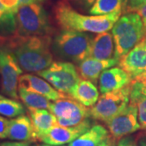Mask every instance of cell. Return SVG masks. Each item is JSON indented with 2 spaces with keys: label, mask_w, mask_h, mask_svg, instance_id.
Segmentation results:
<instances>
[{
  "label": "cell",
  "mask_w": 146,
  "mask_h": 146,
  "mask_svg": "<svg viewBox=\"0 0 146 146\" xmlns=\"http://www.w3.org/2000/svg\"><path fill=\"white\" fill-rule=\"evenodd\" d=\"M52 41L50 35L11 37L7 49L13 53L24 72L37 73L53 63Z\"/></svg>",
  "instance_id": "1"
},
{
  "label": "cell",
  "mask_w": 146,
  "mask_h": 146,
  "mask_svg": "<svg viewBox=\"0 0 146 146\" xmlns=\"http://www.w3.org/2000/svg\"><path fill=\"white\" fill-rule=\"evenodd\" d=\"M123 11H115L106 15L86 16L77 12L67 3L60 2L54 14L58 26L63 30L101 33L112 29Z\"/></svg>",
  "instance_id": "2"
},
{
  "label": "cell",
  "mask_w": 146,
  "mask_h": 146,
  "mask_svg": "<svg viewBox=\"0 0 146 146\" xmlns=\"http://www.w3.org/2000/svg\"><path fill=\"white\" fill-rule=\"evenodd\" d=\"M51 32L46 11L40 3L20 6L16 13V30L12 37L44 36Z\"/></svg>",
  "instance_id": "3"
},
{
  "label": "cell",
  "mask_w": 146,
  "mask_h": 146,
  "mask_svg": "<svg viewBox=\"0 0 146 146\" xmlns=\"http://www.w3.org/2000/svg\"><path fill=\"white\" fill-rule=\"evenodd\" d=\"M115 42L114 58L119 60L145 36L141 16L136 12H128L120 16L112 28Z\"/></svg>",
  "instance_id": "4"
},
{
  "label": "cell",
  "mask_w": 146,
  "mask_h": 146,
  "mask_svg": "<svg viewBox=\"0 0 146 146\" xmlns=\"http://www.w3.org/2000/svg\"><path fill=\"white\" fill-rule=\"evenodd\" d=\"M94 35L89 33L63 30L52 41V49L58 57L80 63L89 57Z\"/></svg>",
  "instance_id": "5"
},
{
  "label": "cell",
  "mask_w": 146,
  "mask_h": 146,
  "mask_svg": "<svg viewBox=\"0 0 146 146\" xmlns=\"http://www.w3.org/2000/svg\"><path fill=\"white\" fill-rule=\"evenodd\" d=\"M131 90V83L123 89L102 94L89 109V117L107 123L129 104Z\"/></svg>",
  "instance_id": "6"
},
{
  "label": "cell",
  "mask_w": 146,
  "mask_h": 146,
  "mask_svg": "<svg viewBox=\"0 0 146 146\" xmlns=\"http://www.w3.org/2000/svg\"><path fill=\"white\" fill-rule=\"evenodd\" d=\"M36 74L58 92L68 96L80 79L77 68L69 62H53L50 67Z\"/></svg>",
  "instance_id": "7"
},
{
  "label": "cell",
  "mask_w": 146,
  "mask_h": 146,
  "mask_svg": "<svg viewBox=\"0 0 146 146\" xmlns=\"http://www.w3.org/2000/svg\"><path fill=\"white\" fill-rule=\"evenodd\" d=\"M23 70L13 53L7 48H0V75L1 89L6 96L15 100L19 99V79Z\"/></svg>",
  "instance_id": "8"
},
{
  "label": "cell",
  "mask_w": 146,
  "mask_h": 146,
  "mask_svg": "<svg viewBox=\"0 0 146 146\" xmlns=\"http://www.w3.org/2000/svg\"><path fill=\"white\" fill-rule=\"evenodd\" d=\"M49 110L57 118L58 124L63 127L78 125L89 118V109L71 97L53 101Z\"/></svg>",
  "instance_id": "9"
},
{
  "label": "cell",
  "mask_w": 146,
  "mask_h": 146,
  "mask_svg": "<svg viewBox=\"0 0 146 146\" xmlns=\"http://www.w3.org/2000/svg\"><path fill=\"white\" fill-rule=\"evenodd\" d=\"M107 127L112 140L119 141L124 136H128L141 129L138 120V110L136 104H129L119 114L109 121Z\"/></svg>",
  "instance_id": "10"
},
{
  "label": "cell",
  "mask_w": 146,
  "mask_h": 146,
  "mask_svg": "<svg viewBox=\"0 0 146 146\" xmlns=\"http://www.w3.org/2000/svg\"><path fill=\"white\" fill-rule=\"evenodd\" d=\"M119 66L132 79L141 80L146 78V37L119 60Z\"/></svg>",
  "instance_id": "11"
},
{
  "label": "cell",
  "mask_w": 146,
  "mask_h": 146,
  "mask_svg": "<svg viewBox=\"0 0 146 146\" xmlns=\"http://www.w3.org/2000/svg\"><path fill=\"white\" fill-rule=\"evenodd\" d=\"M91 127L92 123L89 119L84 120L78 125L72 127H63L58 124L41 136L39 141L50 145H63L75 141Z\"/></svg>",
  "instance_id": "12"
},
{
  "label": "cell",
  "mask_w": 146,
  "mask_h": 146,
  "mask_svg": "<svg viewBox=\"0 0 146 146\" xmlns=\"http://www.w3.org/2000/svg\"><path fill=\"white\" fill-rule=\"evenodd\" d=\"M19 88H22L36 94H41L50 101H56L68 97L54 89L50 84L33 74L21 75L19 79Z\"/></svg>",
  "instance_id": "13"
},
{
  "label": "cell",
  "mask_w": 146,
  "mask_h": 146,
  "mask_svg": "<svg viewBox=\"0 0 146 146\" xmlns=\"http://www.w3.org/2000/svg\"><path fill=\"white\" fill-rule=\"evenodd\" d=\"M132 81V79L120 67H112L104 70L100 75L98 85L100 92L106 94L123 89Z\"/></svg>",
  "instance_id": "14"
},
{
  "label": "cell",
  "mask_w": 146,
  "mask_h": 146,
  "mask_svg": "<svg viewBox=\"0 0 146 146\" xmlns=\"http://www.w3.org/2000/svg\"><path fill=\"white\" fill-rule=\"evenodd\" d=\"M119 63V60L115 58L101 60L88 57L78 63L77 71L80 78L91 81L94 84H98L102 72L107 68L115 67Z\"/></svg>",
  "instance_id": "15"
},
{
  "label": "cell",
  "mask_w": 146,
  "mask_h": 146,
  "mask_svg": "<svg viewBox=\"0 0 146 146\" xmlns=\"http://www.w3.org/2000/svg\"><path fill=\"white\" fill-rule=\"evenodd\" d=\"M7 138L16 141L35 142L37 141L29 116L22 115L10 119Z\"/></svg>",
  "instance_id": "16"
},
{
  "label": "cell",
  "mask_w": 146,
  "mask_h": 146,
  "mask_svg": "<svg viewBox=\"0 0 146 146\" xmlns=\"http://www.w3.org/2000/svg\"><path fill=\"white\" fill-rule=\"evenodd\" d=\"M115 54V42L113 35L108 33L104 32L98 33L93 38L91 43L89 57L106 60L112 58Z\"/></svg>",
  "instance_id": "17"
},
{
  "label": "cell",
  "mask_w": 146,
  "mask_h": 146,
  "mask_svg": "<svg viewBox=\"0 0 146 146\" xmlns=\"http://www.w3.org/2000/svg\"><path fill=\"white\" fill-rule=\"evenodd\" d=\"M28 113L35 131L37 141H39L41 136L58 125L56 116L46 109L28 108Z\"/></svg>",
  "instance_id": "18"
},
{
  "label": "cell",
  "mask_w": 146,
  "mask_h": 146,
  "mask_svg": "<svg viewBox=\"0 0 146 146\" xmlns=\"http://www.w3.org/2000/svg\"><path fill=\"white\" fill-rule=\"evenodd\" d=\"M69 97L86 107H92L99 98V92L94 83L80 78L71 91Z\"/></svg>",
  "instance_id": "19"
},
{
  "label": "cell",
  "mask_w": 146,
  "mask_h": 146,
  "mask_svg": "<svg viewBox=\"0 0 146 146\" xmlns=\"http://www.w3.org/2000/svg\"><path fill=\"white\" fill-rule=\"evenodd\" d=\"M109 131L102 124H95L68 146H98L109 138Z\"/></svg>",
  "instance_id": "20"
},
{
  "label": "cell",
  "mask_w": 146,
  "mask_h": 146,
  "mask_svg": "<svg viewBox=\"0 0 146 146\" xmlns=\"http://www.w3.org/2000/svg\"><path fill=\"white\" fill-rule=\"evenodd\" d=\"M127 0H96L89 13L94 16L106 15L115 11H123L127 8Z\"/></svg>",
  "instance_id": "21"
},
{
  "label": "cell",
  "mask_w": 146,
  "mask_h": 146,
  "mask_svg": "<svg viewBox=\"0 0 146 146\" xmlns=\"http://www.w3.org/2000/svg\"><path fill=\"white\" fill-rule=\"evenodd\" d=\"M19 98L27 106V108L33 109H49L50 106V100L41 94H36L26 89H18Z\"/></svg>",
  "instance_id": "22"
},
{
  "label": "cell",
  "mask_w": 146,
  "mask_h": 146,
  "mask_svg": "<svg viewBox=\"0 0 146 146\" xmlns=\"http://www.w3.org/2000/svg\"><path fill=\"white\" fill-rule=\"evenodd\" d=\"M25 114V108L17 100L3 98L0 99V115L16 118Z\"/></svg>",
  "instance_id": "23"
},
{
  "label": "cell",
  "mask_w": 146,
  "mask_h": 146,
  "mask_svg": "<svg viewBox=\"0 0 146 146\" xmlns=\"http://www.w3.org/2000/svg\"><path fill=\"white\" fill-rule=\"evenodd\" d=\"M130 102L136 105L141 128L146 130V96L132 87V85L130 94Z\"/></svg>",
  "instance_id": "24"
},
{
  "label": "cell",
  "mask_w": 146,
  "mask_h": 146,
  "mask_svg": "<svg viewBox=\"0 0 146 146\" xmlns=\"http://www.w3.org/2000/svg\"><path fill=\"white\" fill-rule=\"evenodd\" d=\"M127 11L136 12L141 16L146 35V0H127Z\"/></svg>",
  "instance_id": "25"
},
{
  "label": "cell",
  "mask_w": 146,
  "mask_h": 146,
  "mask_svg": "<svg viewBox=\"0 0 146 146\" xmlns=\"http://www.w3.org/2000/svg\"><path fill=\"white\" fill-rule=\"evenodd\" d=\"M0 3L8 11L13 13H16L21 6L20 0H0Z\"/></svg>",
  "instance_id": "26"
},
{
  "label": "cell",
  "mask_w": 146,
  "mask_h": 146,
  "mask_svg": "<svg viewBox=\"0 0 146 146\" xmlns=\"http://www.w3.org/2000/svg\"><path fill=\"white\" fill-rule=\"evenodd\" d=\"M10 120L0 115V139L7 138Z\"/></svg>",
  "instance_id": "27"
},
{
  "label": "cell",
  "mask_w": 146,
  "mask_h": 146,
  "mask_svg": "<svg viewBox=\"0 0 146 146\" xmlns=\"http://www.w3.org/2000/svg\"><path fill=\"white\" fill-rule=\"evenodd\" d=\"M117 146H139L137 145V141L133 136H127L120 139Z\"/></svg>",
  "instance_id": "28"
},
{
  "label": "cell",
  "mask_w": 146,
  "mask_h": 146,
  "mask_svg": "<svg viewBox=\"0 0 146 146\" xmlns=\"http://www.w3.org/2000/svg\"><path fill=\"white\" fill-rule=\"evenodd\" d=\"M131 85L138 91H140L141 94L146 96V78L141 80H132Z\"/></svg>",
  "instance_id": "29"
},
{
  "label": "cell",
  "mask_w": 146,
  "mask_h": 146,
  "mask_svg": "<svg viewBox=\"0 0 146 146\" xmlns=\"http://www.w3.org/2000/svg\"><path fill=\"white\" fill-rule=\"evenodd\" d=\"M32 142L29 141H6L2 142L0 146H29Z\"/></svg>",
  "instance_id": "30"
},
{
  "label": "cell",
  "mask_w": 146,
  "mask_h": 146,
  "mask_svg": "<svg viewBox=\"0 0 146 146\" xmlns=\"http://www.w3.org/2000/svg\"><path fill=\"white\" fill-rule=\"evenodd\" d=\"M11 13H13V12L8 11L1 4V3H0V21L4 20L7 16H8Z\"/></svg>",
  "instance_id": "31"
},
{
  "label": "cell",
  "mask_w": 146,
  "mask_h": 146,
  "mask_svg": "<svg viewBox=\"0 0 146 146\" xmlns=\"http://www.w3.org/2000/svg\"><path fill=\"white\" fill-rule=\"evenodd\" d=\"M80 4L84 5L85 7H89L95 3L96 0H77Z\"/></svg>",
  "instance_id": "32"
},
{
  "label": "cell",
  "mask_w": 146,
  "mask_h": 146,
  "mask_svg": "<svg viewBox=\"0 0 146 146\" xmlns=\"http://www.w3.org/2000/svg\"><path fill=\"white\" fill-rule=\"evenodd\" d=\"M138 145L139 146H146V135L141 136L138 140Z\"/></svg>",
  "instance_id": "33"
},
{
  "label": "cell",
  "mask_w": 146,
  "mask_h": 146,
  "mask_svg": "<svg viewBox=\"0 0 146 146\" xmlns=\"http://www.w3.org/2000/svg\"><path fill=\"white\" fill-rule=\"evenodd\" d=\"M42 0H20L21 5L23 4H29V3H41Z\"/></svg>",
  "instance_id": "34"
},
{
  "label": "cell",
  "mask_w": 146,
  "mask_h": 146,
  "mask_svg": "<svg viewBox=\"0 0 146 146\" xmlns=\"http://www.w3.org/2000/svg\"><path fill=\"white\" fill-rule=\"evenodd\" d=\"M113 141H114L112 140V138H111V137H110V136L109 138H107V139H106V140L104 142H102V144H101V145L98 146H110V145H111V143H112Z\"/></svg>",
  "instance_id": "35"
},
{
  "label": "cell",
  "mask_w": 146,
  "mask_h": 146,
  "mask_svg": "<svg viewBox=\"0 0 146 146\" xmlns=\"http://www.w3.org/2000/svg\"><path fill=\"white\" fill-rule=\"evenodd\" d=\"M41 146H63V145H46V144H44V145H42Z\"/></svg>",
  "instance_id": "36"
},
{
  "label": "cell",
  "mask_w": 146,
  "mask_h": 146,
  "mask_svg": "<svg viewBox=\"0 0 146 146\" xmlns=\"http://www.w3.org/2000/svg\"><path fill=\"white\" fill-rule=\"evenodd\" d=\"M29 146H41V145H37V144H35V145H29Z\"/></svg>",
  "instance_id": "37"
},
{
  "label": "cell",
  "mask_w": 146,
  "mask_h": 146,
  "mask_svg": "<svg viewBox=\"0 0 146 146\" xmlns=\"http://www.w3.org/2000/svg\"><path fill=\"white\" fill-rule=\"evenodd\" d=\"M4 98V97H3V95H1V94H0V99H2V98Z\"/></svg>",
  "instance_id": "38"
},
{
  "label": "cell",
  "mask_w": 146,
  "mask_h": 146,
  "mask_svg": "<svg viewBox=\"0 0 146 146\" xmlns=\"http://www.w3.org/2000/svg\"><path fill=\"white\" fill-rule=\"evenodd\" d=\"M145 37H146V35H145Z\"/></svg>",
  "instance_id": "39"
}]
</instances>
